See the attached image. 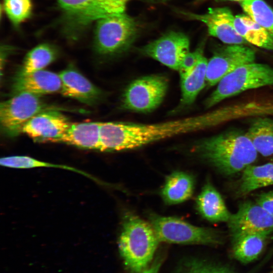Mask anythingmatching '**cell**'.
<instances>
[{"instance_id":"7a4b0ae2","label":"cell","mask_w":273,"mask_h":273,"mask_svg":"<svg viewBox=\"0 0 273 273\" xmlns=\"http://www.w3.org/2000/svg\"><path fill=\"white\" fill-rule=\"evenodd\" d=\"M193 151L199 158L226 175L243 171L257 159L258 152L246 132L225 130L195 142Z\"/></svg>"},{"instance_id":"d6986e66","label":"cell","mask_w":273,"mask_h":273,"mask_svg":"<svg viewBox=\"0 0 273 273\" xmlns=\"http://www.w3.org/2000/svg\"><path fill=\"white\" fill-rule=\"evenodd\" d=\"M195 188L193 176L184 171H174L165 179L160 195L167 205H174L191 198Z\"/></svg>"},{"instance_id":"ba28073f","label":"cell","mask_w":273,"mask_h":273,"mask_svg":"<svg viewBox=\"0 0 273 273\" xmlns=\"http://www.w3.org/2000/svg\"><path fill=\"white\" fill-rule=\"evenodd\" d=\"M168 87L167 77L152 74L138 78L126 88L122 96L123 109L138 113H149L163 102Z\"/></svg>"},{"instance_id":"44dd1931","label":"cell","mask_w":273,"mask_h":273,"mask_svg":"<svg viewBox=\"0 0 273 273\" xmlns=\"http://www.w3.org/2000/svg\"><path fill=\"white\" fill-rule=\"evenodd\" d=\"M272 230L249 233L232 239L234 257L243 263H249L262 252Z\"/></svg>"},{"instance_id":"30bf717a","label":"cell","mask_w":273,"mask_h":273,"mask_svg":"<svg viewBox=\"0 0 273 273\" xmlns=\"http://www.w3.org/2000/svg\"><path fill=\"white\" fill-rule=\"evenodd\" d=\"M256 53L248 45L233 44L218 46L207 61L206 86L216 85L225 76L245 64L255 62Z\"/></svg>"},{"instance_id":"8fae6325","label":"cell","mask_w":273,"mask_h":273,"mask_svg":"<svg viewBox=\"0 0 273 273\" xmlns=\"http://www.w3.org/2000/svg\"><path fill=\"white\" fill-rule=\"evenodd\" d=\"M187 36L170 31L140 49L143 55L150 57L167 67L179 71L185 56L190 52Z\"/></svg>"},{"instance_id":"cb8c5ba5","label":"cell","mask_w":273,"mask_h":273,"mask_svg":"<svg viewBox=\"0 0 273 273\" xmlns=\"http://www.w3.org/2000/svg\"><path fill=\"white\" fill-rule=\"evenodd\" d=\"M238 190L244 196L258 189L273 185V163L249 165L242 171Z\"/></svg>"},{"instance_id":"4316f807","label":"cell","mask_w":273,"mask_h":273,"mask_svg":"<svg viewBox=\"0 0 273 273\" xmlns=\"http://www.w3.org/2000/svg\"><path fill=\"white\" fill-rule=\"evenodd\" d=\"M0 164L3 166L14 168H61L81 173V172L71 167L43 162L26 156H11L3 157L0 160Z\"/></svg>"},{"instance_id":"4fadbf2b","label":"cell","mask_w":273,"mask_h":273,"mask_svg":"<svg viewBox=\"0 0 273 273\" xmlns=\"http://www.w3.org/2000/svg\"><path fill=\"white\" fill-rule=\"evenodd\" d=\"M180 13L190 19L205 24L209 34L224 44H248L236 31L234 25L235 16L228 8H209L202 14L182 11Z\"/></svg>"},{"instance_id":"ac0fdd59","label":"cell","mask_w":273,"mask_h":273,"mask_svg":"<svg viewBox=\"0 0 273 273\" xmlns=\"http://www.w3.org/2000/svg\"><path fill=\"white\" fill-rule=\"evenodd\" d=\"M208 60L203 54L194 69L188 74L180 77L181 96L177 106L172 113H176L190 107L200 92L206 86Z\"/></svg>"},{"instance_id":"d4e9b609","label":"cell","mask_w":273,"mask_h":273,"mask_svg":"<svg viewBox=\"0 0 273 273\" xmlns=\"http://www.w3.org/2000/svg\"><path fill=\"white\" fill-rule=\"evenodd\" d=\"M57 54L56 49L51 44L37 46L27 54L17 74H27L43 69L56 59Z\"/></svg>"},{"instance_id":"277c9868","label":"cell","mask_w":273,"mask_h":273,"mask_svg":"<svg viewBox=\"0 0 273 273\" xmlns=\"http://www.w3.org/2000/svg\"><path fill=\"white\" fill-rule=\"evenodd\" d=\"M62 12L63 28L68 37L76 38L94 21L123 13L129 0H56Z\"/></svg>"},{"instance_id":"52a82bcc","label":"cell","mask_w":273,"mask_h":273,"mask_svg":"<svg viewBox=\"0 0 273 273\" xmlns=\"http://www.w3.org/2000/svg\"><path fill=\"white\" fill-rule=\"evenodd\" d=\"M149 219L159 242L205 245H217L222 243L218 231L194 225L177 217L150 213Z\"/></svg>"},{"instance_id":"836d02e7","label":"cell","mask_w":273,"mask_h":273,"mask_svg":"<svg viewBox=\"0 0 273 273\" xmlns=\"http://www.w3.org/2000/svg\"><path fill=\"white\" fill-rule=\"evenodd\" d=\"M270 273H273V270L271 271Z\"/></svg>"},{"instance_id":"9c48e42d","label":"cell","mask_w":273,"mask_h":273,"mask_svg":"<svg viewBox=\"0 0 273 273\" xmlns=\"http://www.w3.org/2000/svg\"><path fill=\"white\" fill-rule=\"evenodd\" d=\"M49 109L40 96L26 92L13 95L1 104V128L8 135L16 136L33 116Z\"/></svg>"},{"instance_id":"1f68e13d","label":"cell","mask_w":273,"mask_h":273,"mask_svg":"<svg viewBox=\"0 0 273 273\" xmlns=\"http://www.w3.org/2000/svg\"><path fill=\"white\" fill-rule=\"evenodd\" d=\"M161 259H156L154 262L140 273H159Z\"/></svg>"},{"instance_id":"484cf974","label":"cell","mask_w":273,"mask_h":273,"mask_svg":"<svg viewBox=\"0 0 273 273\" xmlns=\"http://www.w3.org/2000/svg\"><path fill=\"white\" fill-rule=\"evenodd\" d=\"M245 14L273 35V9L264 0H244L240 3Z\"/></svg>"},{"instance_id":"4dcf8cb0","label":"cell","mask_w":273,"mask_h":273,"mask_svg":"<svg viewBox=\"0 0 273 273\" xmlns=\"http://www.w3.org/2000/svg\"><path fill=\"white\" fill-rule=\"evenodd\" d=\"M256 203L273 215V191L263 193L258 195Z\"/></svg>"},{"instance_id":"f546056e","label":"cell","mask_w":273,"mask_h":273,"mask_svg":"<svg viewBox=\"0 0 273 273\" xmlns=\"http://www.w3.org/2000/svg\"><path fill=\"white\" fill-rule=\"evenodd\" d=\"M203 44L199 46L194 51L189 52L184 57L178 71L180 77L190 73L196 67L201 57L204 54Z\"/></svg>"},{"instance_id":"7c38bea8","label":"cell","mask_w":273,"mask_h":273,"mask_svg":"<svg viewBox=\"0 0 273 273\" xmlns=\"http://www.w3.org/2000/svg\"><path fill=\"white\" fill-rule=\"evenodd\" d=\"M227 223L233 239L247 233L273 231V215L256 203L246 201L239 204Z\"/></svg>"},{"instance_id":"e0dca14e","label":"cell","mask_w":273,"mask_h":273,"mask_svg":"<svg viewBox=\"0 0 273 273\" xmlns=\"http://www.w3.org/2000/svg\"><path fill=\"white\" fill-rule=\"evenodd\" d=\"M196 207L203 218L211 222H228L232 215L221 195L210 182L197 197Z\"/></svg>"},{"instance_id":"2e32d148","label":"cell","mask_w":273,"mask_h":273,"mask_svg":"<svg viewBox=\"0 0 273 273\" xmlns=\"http://www.w3.org/2000/svg\"><path fill=\"white\" fill-rule=\"evenodd\" d=\"M61 80L59 73L44 69L27 74H17L13 81V95L26 92L38 96L60 92Z\"/></svg>"},{"instance_id":"3957f363","label":"cell","mask_w":273,"mask_h":273,"mask_svg":"<svg viewBox=\"0 0 273 273\" xmlns=\"http://www.w3.org/2000/svg\"><path fill=\"white\" fill-rule=\"evenodd\" d=\"M159 242L149 222L130 212L124 214L118 246L130 272L140 273L149 266Z\"/></svg>"},{"instance_id":"f1b7e54d","label":"cell","mask_w":273,"mask_h":273,"mask_svg":"<svg viewBox=\"0 0 273 273\" xmlns=\"http://www.w3.org/2000/svg\"><path fill=\"white\" fill-rule=\"evenodd\" d=\"M4 8L10 21L17 26L30 16L32 4L31 0H4Z\"/></svg>"},{"instance_id":"83f0119b","label":"cell","mask_w":273,"mask_h":273,"mask_svg":"<svg viewBox=\"0 0 273 273\" xmlns=\"http://www.w3.org/2000/svg\"><path fill=\"white\" fill-rule=\"evenodd\" d=\"M176 273H236L230 268L199 259L188 260Z\"/></svg>"},{"instance_id":"5bb4252c","label":"cell","mask_w":273,"mask_h":273,"mask_svg":"<svg viewBox=\"0 0 273 273\" xmlns=\"http://www.w3.org/2000/svg\"><path fill=\"white\" fill-rule=\"evenodd\" d=\"M71 123L63 114L49 109L33 116L23 126L22 132L38 141L59 142Z\"/></svg>"},{"instance_id":"7402d4cb","label":"cell","mask_w":273,"mask_h":273,"mask_svg":"<svg viewBox=\"0 0 273 273\" xmlns=\"http://www.w3.org/2000/svg\"><path fill=\"white\" fill-rule=\"evenodd\" d=\"M246 133L258 153L264 157L273 155V117L258 116L251 118Z\"/></svg>"},{"instance_id":"6da1fadb","label":"cell","mask_w":273,"mask_h":273,"mask_svg":"<svg viewBox=\"0 0 273 273\" xmlns=\"http://www.w3.org/2000/svg\"><path fill=\"white\" fill-rule=\"evenodd\" d=\"M207 113L153 124L106 122L100 124L101 151H120L142 147L177 135L211 127Z\"/></svg>"},{"instance_id":"5b68a950","label":"cell","mask_w":273,"mask_h":273,"mask_svg":"<svg viewBox=\"0 0 273 273\" xmlns=\"http://www.w3.org/2000/svg\"><path fill=\"white\" fill-rule=\"evenodd\" d=\"M273 86V67L255 62L245 64L225 76L205 99V108L248 90Z\"/></svg>"},{"instance_id":"603a6c76","label":"cell","mask_w":273,"mask_h":273,"mask_svg":"<svg viewBox=\"0 0 273 273\" xmlns=\"http://www.w3.org/2000/svg\"><path fill=\"white\" fill-rule=\"evenodd\" d=\"M234 27L248 43L273 51V35L246 14L235 16Z\"/></svg>"},{"instance_id":"ffe728a7","label":"cell","mask_w":273,"mask_h":273,"mask_svg":"<svg viewBox=\"0 0 273 273\" xmlns=\"http://www.w3.org/2000/svg\"><path fill=\"white\" fill-rule=\"evenodd\" d=\"M101 122L71 123L60 140L77 147L100 150Z\"/></svg>"},{"instance_id":"8992f818","label":"cell","mask_w":273,"mask_h":273,"mask_svg":"<svg viewBox=\"0 0 273 273\" xmlns=\"http://www.w3.org/2000/svg\"><path fill=\"white\" fill-rule=\"evenodd\" d=\"M94 46L101 55H113L127 51L138 33V24L124 12L110 15L96 21Z\"/></svg>"},{"instance_id":"9a60e30c","label":"cell","mask_w":273,"mask_h":273,"mask_svg":"<svg viewBox=\"0 0 273 273\" xmlns=\"http://www.w3.org/2000/svg\"><path fill=\"white\" fill-rule=\"evenodd\" d=\"M61 93L81 103L92 105L101 99V90L73 66H68L59 73Z\"/></svg>"},{"instance_id":"d6a6232c","label":"cell","mask_w":273,"mask_h":273,"mask_svg":"<svg viewBox=\"0 0 273 273\" xmlns=\"http://www.w3.org/2000/svg\"><path fill=\"white\" fill-rule=\"evenodd\" d=\"M206 1H208V0H197V3H202ZM212 1H217V2H220V1L221 2H239L240 3L244 1V0H212Z\"/></svg>"}]
</instances>
